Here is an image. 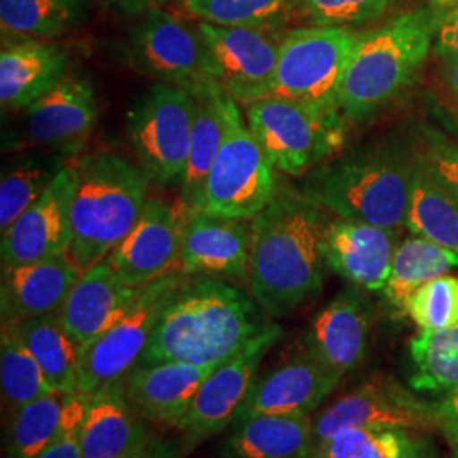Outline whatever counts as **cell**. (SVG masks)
I'll return each instance as SVG.
<instances>
[{"instance_id":"cell-48","label":"cell","mask_w":458,"mask_h":458,"mask_svg":"<svg viewBox=\"0 0 458 458\" xmlns=\"http://www.w3.org/2000/svg\"><path fill=\"white\" fill-rule=\"evenodd\" d=\"M428 4L437 13H443V11H450V9H457L458 7V0H428Z\"/></svg>"},{"instance_id":"cell-41","label":"cell","mask_w":458,"mask_h":458,"mask_svg":"<svg viewBox=\"0 0 458 458\" xmlns=\"http://www.w3.org/2000/svg\"><path fill=\"white\" fill-rule=\"evenodd\" d=\"M426 168L458 199V145L440 136H428V143L418 153Z\"/></svg>"},{"instance_id":"cell-40","label":"cell","mask_w":458,"mask_h":458,"mask_svg":"<svg viewBox=\"0 0 458 458\" xmlns=\"http://www.w3.org/2000/svg\"><path fill=\"white\" fill-rule=\"evenodd\" d=\"M394 0H293L297 14L311 26H359L382 16Z\"/></svg>"},{"instance_id":"cell-49","label":"cell","mask_w":458,"mask_h":458,"mask_svg":"<svg viewBox=\"0 0 458 458\" xmlns=\"http://www.w3.org/2000/svg\"><path fill=\"white\" fill-rule=\"evenodd\" d=\"M450 442H452L454 448H455V458H458V435H455L454 438H450Z\"/></svg>"},{"instance_id":"cell-38","label":"cell","mask_w":458,"mask_h":458,"mask_svg":"<svg viewBox=\"0 0 458 458\" xmlns=\"http://www.w3.org/2000/svg\"><path fill=\"white\" fill-rule=\"evenodd\" d=\"M182 5L200 22L276 30L293 0H182Z\"/></svg>"},{"instance_id":"cell-12","label":"cell","mask_w":458,"mask_h":458,"mask_svg":"<svg viewBox=\"0 0 458 458\" xmlns=\"http://www.w3.org/2000/svg\"><path fill=\"white\" fill-rule=\"evenodd\" d=\"M204 68L217 90L236 102L267 98L277 68L284 36L274 30L217 26L197 21Z\"/></svg>"},{"instance_id":"cell-35","label":"cell","mask_w":458,"mask_h":458,"mask_svg":"<svg viewBox=\"0 0 458 458\" xmlns=\"http://www.w3.org/2000/svg\"><path fill=\"white\" fill-rule=\"evenodd\" d=\"M66 165L65 155L34 151L17 157L4 166L0 179V231L11 225L43 196Z\"/></svg>"},{"instance_id":"cell-13","label":"cell","mask_w":458,"mask_h":458,"mask_svg":"<svg viewBox=\"0 0 458 458\" xmlns=\"http://www.w3.org/2000/svg\"><path fill=\"white\" fill-rule=\"evenodd\" d=\"M387 376H374L335 399L312 418L314 445L344 428H406L433 433L440 423L433 403Z\"/></svg>"},{"instance_id":"cell-5","label":"cell","mask_w":458,"mask_h":458,"mask_svg":"<svg viewBox=\"0 0 458 458\" xmlns=\"http://www.w3.org/2000/svg\"><path fill=\"white\" fill-rule=\"evenodd\" d=\"M70 259L87 272L107 259L138 225L148 202L145 170L114 151L75 162Z\"/></svg>"},{"instance_id":"cell-47","label":"cell","mask_w":458,"mask_h":458,"mask_svg":"<svg viewBox=\"0 0 458 458\" xmlns=\"http://www.w3.org/2000/svg\"><path fill=\"white\" fill-rule=\"evenodd\" d=\"M106 2H109L117 11L128 16H141L149 9L162 7L168 0H106Z\"/></svg>"},{"instance_id":"cell-4","label":"cell","mask_w":458,"mask_h":458,"mask_svg":"<svg viewBox=\"0 0 458 458\" xmlns=\"http://www.w3.org/2000/svg\"><path fill=\"white\" fill-rule=\"evenodd\" d=\"M416 160L418 155L401 145L363 148L312 170L302 194L336 217L401 229Z\"/></svg>"},{"instance_id":"cell-27","label":"cell","mask_w":458,"mask_h":458,"mask_svg":"<svg viewBox=\"0 0 458 458\" xmlns=\"http://www.w3.org/2000/svg\"><path fill=\"white\" fill-rule=\"evenodd\" d=\"M229 428L219 458H310L314 446L310 414H253Z\"/></svg>"},{"instance_id":"cell-36","label":"cell","mask_w":458,"mask_h":458,"mask_svg":"<svg viewBox=\"0 0 458 458\" xmlns=\"http://www.w3.org/2000/svg\"><path fill=\"white\" fill-rule=\"evenodd\" d=\"M87 14L85 0H0L5 33L51 41L77 30Z\"/></svg>"},{"instance_id":"cell-20","label":"cell","mask_w":458,"mask_h":458,"mask_svg":"<svg viewBox=\"0 0 458 458\" xmlns=\"http://www.w3.org/2000/svg\"><path fill=\"white\" fill-rule=\"evenodd\" d=\"M374 310L360 287L344 289L318 312L306 335V352L344 377L369 352Z\"/></svg>"},{"instance_id":"cell-21","label":"cell","mask_w":458,"mask_h":458,"mask_svg":"<svg viewBox=\"0 0 458 458\" xmlns=\"http://www.w3.org/2000/svg\"><path fill=\"white\" fill-rule=\"evenodd\" d=\"M399 236V229L335 217L325 229L327 268L361 291L382 293Z\"/></svg>"},{"instance_id":"cell-39","label":"cell","mask_w":458,"mask_h":458,"mask_svg":"<svg viewBox=\"0 0 458 458\" xmlns=\"http://www.w3.org/2000/svg\"><path fill=\"white\" fill-rule=\"evenodd\" d=\"M404 312L420 329L458 325V278L445 274L426 282L408 299Z\"/></svg>"},{"instance_id":"cell-9","label":"cell","mask_w":458,"mask_h":458,"mask_svg":"<svg viewBox=\"0 0 458 458\" xmlns=\"http://www.w3.org/2000/svg\"><path fill=\"white\" fill-rule=\"evenodd\" d=\"M360 34L344 26H306L284 34L267 98L336 107L344 70Z\"/></svg>"},{"instance_id":"cell-26","label":"cell","mask_w":458,"mask_h":458,"mask_svg":"<svg viewBox=\"0 0 458 458\" xmlns=\"http://www.w3.org/2000/svg\"><path fill=\"white\" fill-rule=\"evenodd\" d=\"M70 73L66 49L39 39H24L0 53V102L4 109H28Z\"/></svg>"},{"instance_id":"cell-43","label":"cell","mask_w":458,"mask_h":458,"mask_svg":"<svg viewBox=\"0 0 458 458\" xmlns=\"http://www.w3.org/2000/svg\"><path fill=\"white\" fill-rule=\"evenodd\" d=\"M438 55V81L443 100L450 111L458 117V55L437 53Z\"/></svg>"},{"instance_id":"cell-10","label":"cell","mask_w":458,"mask_h":458,"mask_svg":"<svg viewBox=\"0 0 458 458\" xmlns=\"http://www.w3.org/2000/svg\"><path fill=\"white\" fill-rule=\"evenodd\" d=\"M185 276L174 270L148 284L136 301L113 327L81 348L79 391L83 395L96 393L107 382L128 376L140 363L151 333L157 327L165 302L181 285Z\"/></svg>"},{"instance_id":"cell-3","label":"cell","mask_w":458,"mask_h":458,"mask_svg":"<svg viewBox=\"0 0 458 458\" xmlns=\"http://www.w3.org/2000/svg\"><path fill=\"white\" fill-rule=\"evenodd\" d=\"M435 17L433 9L403 13L360 34L336 98L346 123L376 117L410 89L435 43Z\"/></svg>"},{"instance_id":"cell-33","label":"cell","mask_w":458,"mask_h":458,"mask_svg":"<svg viewBox=\"0 0 458 458\" xmlns=\"http://www.w3.org/2000/svg\"><path fill=\"white\" fill-rule=\"evenodd\" d=\"M458 268V255L418 234L399 242L394 253L384 299L395 311L404 312L406 302L421 285Z\"/></svg>"},{"instance_id":"cell-42","label":"cell","mask_w":458,"mask_h":458,"mask_svg":"<svg viewBox=\"0 0 458 458\" xmlns=\"http://www.w3.org/2000/svg\"><path fill=\"white\" fill-rule=\"evenodd\" d=\"M123 458H185L181 438H164L149 433L143 442Z\"/></svg>"},{"instance_id":"cell-15","label":"cell","mask_w":458,"mask_h":458,"mask_svg":"<svg viewBox=\"0 0 458 458\" xmlns=\"http://www.w3.org/2000/svg\"><path fill=\"white\" fill-rule=\"evenodd\" d=\"M75 181V164H66L48 191L2 233V267L30 265L68 253Z\"/></svg>"},{"instance_id":"cell-14","label":"cell","mask_w":458,"mask_h":458,"mask_svg":"<svg viewBox=\"0 0 458 458\" xmlns=\"http://www.w3.org/2000/svg\"><path fill=\"white\" fill-rule=\"evenodd\" d=\"M280 338L282 327L274 323L204 380L191 410L177 426L185 457L234 421L259 377L263 357Z\"/></svg>"},{"instance_id":"cell-6","label":"cell","mask_w":458,"mask_h":458,"mask_svg":"<svg viewBox=\"0 0 458 458\" xmlns=\"http://www.w3.org/2000/svg\"><path fill=\"white\" fill-rule=\"evenodd\" d=\"M245 119L278 172L301 177L344 145L346 119L338 107L263 98L245 104Z\"/></svg>"},{"instance_id":"cell-34","label":"cell","mask_w":458,"mask_h":458,"mask_svg":"<svg viewBox=\"0 0 458 458\" xmlns=\"http://www.w3.org/2000/svg\"><path fill=\"white\" fill-rule=\"evenodd\" d=\"M410 387L435 399L458 389V325L420 329L410 340Z\"/></svg>"},{"instance_id":"cell-18","label":"cell","mask_w":458,"mask_h":458,"mask_svg":"<svg viewBox=\"0 0 458 458\" xmlns=\"http://www.w3.org/2000/svg\"><path fill=\"white\" fill-rule=\"evenodd\" d=\"M342 380L344 377L310 352L299 353L257 377L234 420L253 414H311Z\"/></svg>"},{"instance_id":"cell-25","label":"cell","mask_w":458,"mask_h":458,"mask_svg":"<svg viewBox=\"0 0 458 458\" xmlns=\"http://www.w3.org/2000/svg\"><path fill=\"white\" fill-rule=\"evenodd\" d=\"M149 435L148 423L132 410L126 377L89 395L81 428L83 458H123Z\"/></svg>"},{"instance_id":"cell-19","label":"cell","mask_w":458,"mask_h":458,"mask_svg":"<svg viewBox=\"0 0 458 458\" xmlns=\"http://www.w3.org/2000/svg\"><path fill=\"white\" fill-rule=\"evenodd\" d=\"M251 223L208 213L185 219L179 270L183 276H211L248 282Z\"/></svg>"},{"instance_id":"cell-2","label":"cell","mask_w":458,"mask_h":458,"mask_svg":"<svg viewBox=\"0 0 458 458\" xmlns=\"http://www.w3.org/2000/svg\"><path fill=\"white\" fill-rule=\"evenodd\" d=\"M250 223V294L270 318H284L323 287L327 221L302 192L278 189Z\"/></svg>"},{"instance_id":"cell-44","label":"cell","mask_w":458,"mask_h":458,"mask_svg":"<svg viewBox=\"0 0 458 458\" xmlns=\"http://www.w3.org/2000/svg\"><path fill=\"white\" fill-rule=\"evenodd\" d=\"M435 51L458 55V7L437 13V17H435Z\"/></svg>"},{"instance_id":"cell-8","label":"cell","mask_w":458,"mask_h":458,"mask_svg":"<svg viewBox=\"0 0 458 458\" xmlns=\"http://www.w3.org/2000/svg\"><path fill=\"white\" fill-rule=\"evenodd\" d=\"M194 98L177 87L155 82L134 100L126 132L138 165L158 187L181 185L191 147Z\"/></svg>"},{"instance_id":"cell-45","label":"cell","mask_w":458,"mask_h":458,"mask_svg":"<svg viewBox=\"0 0 458 458\" xmlns=\"http://www.w3.org/2000/svg\"><path fill=\"white\" fill-rule=\"evenodd\" d=\"M81 425L66 426L60 437L38 458H83Z\"/></svg>"},{"instance_id":"cell-17","label":"cell","mask_w":458,"mask_h":458,"mask_svg":"<svg viewBox=\"0 0 458 458\" xmlns=\"http://www.w3.org/2000/svg\"><path fill=\"white\" fill-rule=\"evenodd\" d=\"M24 111V132L31 147L72 157L85 147L94 131L98 104L92 83L70 72Z\"/></svg>"},{"instance_id":"cell-37","label":"cell","mask_w":458,"mask_h":458,"mask_svg":"<svg viewBox=\"0 0 458 458\" xmlns=\"http://www.w3.org/2000/svg\"><path fill=\"white\" fill-rule=\"evenodd\" d=\"M0 384L2 399L9 412H14L41 395L55 393L33 353L9 327H2Z\"/></svg>"},{"instance_id":"cell-22","label":"cell","mask_w":458,"mask_h":458,"mask_svg":"<svg viewBox=\"0 0 458 458\" xmlns=\"http://www.w3.org/2000/svg\"><path fill=\"white\" fill-rule=\"evenodd\" d=\"M216 369L183 361L141 363L126 376V394L132 410L147 423L177 429Z\"/></svg>"},{"instance_id":"cell-32","label":"cell","mask_w":458,"mask_h":458,"mask_svg":"<svg viewBox=\"0 0 458 458\" xmlns=\"http://www.w3.org/2000/svg\"><path fill=\"white\" fill-rule=\"evenodd\" d=\"M406 228L458 255V199L438 181L418 157L412 182Z\"/></svg>"},{"instance_id":"cell-46","label":"cell","mask_w":458,"mask_h":458,"mask_svg":"<svg viewBox=\"0 0 458 458\" xmlns=\"http://www.w3.org/2000/svg\"><path fill=\"white\" fill-rule=\"evenodd\" d=\"M431 403L440 423V431L448 437V440L454 438L458 435V389Z\"/></svg>"},{"instance_id":"cell-7","label":"cell","mask_w":458,"mask_h":458,"mask_svg":"<svg viewBox=\"0 0 458 458\" xmlns=\"http://www.w3.org/2000/svg\"><path fill=\"white\" fill-rule=\"evenodd\" d=\"M276 170L231 98L228 130L206 182L202 213L251 221L277 194Z\"/></svg>"},{"instance_id":"cell-30","label":"cell","mask_w":458,"mask_h":458,"mask_svg":"<svg viewBox=\"0 0 458 458\" xmlns=\"http://www.w3.org/2000/svg\"><path fill=\"white\" fill-rule=\"evenodd\" d=\"M9 327L33 353L55 393L77 394L82 346L68 333L60 312H49Z\"/></svg>"},{"instance_id":"cell-24","label":"cell","mask_w":458,"mask_h":458,"mask_svg":"<svg viewBox=\"0 0 458 458\" xmlns=\"http://www.w3.org/2000/svg\"><path fill=\"white\" fill-rule=\"evenodd\" d=\"M141 289L124 284L109 259H104L83 272L58 312L68 333L83 346L113 327L130 310Z\"/></svg>"},{"instance_id":"cell-23","label":"cell","mask_w":458,"mask_h":458,"mask_svg":"<svg viewBox=\"0 0 458 458\" xmlns=\"http://www.w3.org/2000/svg\"><path fill=\"white\" fill-rule=\"evenodd\" d=\"M81 276L68 253L30 265L2 267V325L13 327L60 311Z\"/></svg>"},{"instance_id":"cell-1","label":"cell","mask_w":458,"mask_h":458,"mask_svg":"<svg viewBox=\"0 0 458 458\" xmlns=\"http://www.w3.org/2000/svg\"><path fill=\"white\" fill-rule=\"evenodd\" d=\"M274 323L255 297L226 278L185 276L165 302L141 363L223 365Z\"/></svg>"},{"instance_id":"cell-29","label":"cell","mask_w":458,"mask_h":458,"mask_svg":"<svg viewBox=\"0 0 458 458\" xmlns=\"http://www.w3.org/2000/svg\"><path fill=\"white\" fill-rule=\"evenodd\" d=\"M194 123L187 165L182 179L179 204L185 216L202 213L204 191L216 157L228 130V107L231 98L214 89L194 98Z\"/></svg>"},{"instance_id":"cell-11","label":"cell","mask_w":458,"mask_h":458,"mask_svg":"<svg viewBox=\"0 0 458 458\" xmlns=\"http://www.w3.org/2000/svg\"><path fill=\"white\" fill-rule=\"evenodd\" d=\"M130 31L132 66L153 79L189 92L192 98L214 90L204 68V49L197 26L187 24L164 7L143 13Z\"/></svg>"},{"instance_id":"cell-16","label":"cell","mask_w":458,"mask_h":458,"mask_svg":"<svg viewBox=\"0 0 458 458\" xmlns=\"http://www.w3.org/2000/svg\"><path fill=\"white\" fill-rule=\"evenodd\" d=\"M185 219L187 216L179 202L148 199L138 225L107 257L124 284L145 287L179 270Z\"/></svg>"},{"instance_id":"cell-31","label":"cell","mask_w":458,"mask_h":458,"mask_svg":"<svg viewBox=\"0 0 458 458\" xmlns=\"http://www.w3.org/2000/svg\"><path fill=\"white\" fill-rule=\"evenodd\" d=\"M428 435L406 428H344L316 443L310 458H437Z\"/></svg>"},{"instance_id":"cell-28","label":"cell","mask_w":458,"mask_h":458,"mask_svg":"<svg viewBox=\"0 0 458 458\" xmlns=\"http://www.w3.org/2000/svg\"><path fill=\"white\" fill-rule=\"evenodd\" d=\"M89 395L49 393L9 412L5 458H38L66 426L83 423Z\"/></svg>"}]
</instances>
